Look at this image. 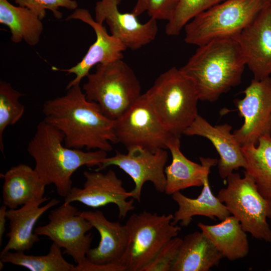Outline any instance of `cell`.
<instances>
[{
    "label": "cell",
    "mask_w": 271,
    "mask_h": 271,
    "mask_svg": "<svg viewBox=\"0 0 271 271\" xmlns=\"http://www.w3.org/2000/svg\"><path fill=\"white\" fill-rule=\"evenodd\" d=\"M67 90L65 95L44 103V120L63 133L68 148L110 152L111 143H117L114 120L96 102L87 99L80 84Z\"/></svg>",
    "instance_id": "cell-1"
},
{
    "label": "cell",
    "mask_w": 271,
    "mask_h": 271,
    "mask_svg": "<svg viewBox=\"0 0 271 271\" xmlns=\"http://www.w3.org/2000/svg\"><path fill=\"white\" fill-rule=\"evenodd\" d=\"M245 60L236 37L198 46L180 69L193 81L199 100L214 102L241 83Z\"/></svg>",
    "instance_id": "cell-2"
},
{
    "label": "cell",
    "mask_w": 271,
    "mask_h": 271,
    "mask_svg": "<svg viewBox=\"0 0 271 271\" xmlns=\"http://www.w3.org/2000/svg\"><path fill=\"white\" fill-rule=\"evenodd\" d=\"M64 140L60 131L43 120L38 124L27 150L43 181L46 185L54 184L57 194L65 198L72 189L71 178L76 171L83 166L98 167L107 154L99 150L84 152L70 148L63 145Z\"/></svg>",
    "instance_id": "cell-3"
},
{
    "label": "cell",
    "mask_w": 271,
    "mask_h": 271,
    "mask_svg": "<svg viewBox=\"0 0 271 271\" xmlns=\"http://www.w3.org/2000/svg\"><path fill=\"white\" fill-rule=\"evenodd\" d=\"M165 128L180 137L198 116L199 100L195 86L180 69L162 73L143 94Z\"/></svg>",
    "instance_id": "cell-4"
},
{
    "label": "cell",
    "mask_w": 271,
    "mask_h": 271,
    "mask_svg": "<svg viewBox=\"0 0 271 271\" xmlns=\"http://www.w3.org/2000/svg\"><path fill=\"white\" fill-rule=\"evenodd\" d=\"M86 77L82 87L86 98L96 102L112 120L120 117L142 95L139 79L122 59L98 64L95 72Z\"/></svg>",
    "instance_id": "cell-5"
},
{
    "label": "cell",
    "mask_w": 271,
    "mask_h": 271,
    "mask_svg": "<svg viewBox=\"0 0 271 271\" xmlns=\"http://www.w3.org/2000/svg\"><path fill=\"white\" fill-rule=\"evenodd\" d=\"M267 0H224L200 13L185 26V42L198 47L213 40L237 37Z\"/></svg>",
    "instance_id": "cell-6"
},
{
    "label": "cell",
    "mask_w": 271,
    "mask_h": 271,
    "mask_svg": "<svg viewBox=\"0 0 271 271\" xmlns=\"http://www.w3.org/2000/svg\"><path fill=\"white\" fill-rule=\"evenodd\" d=\"M173 215L144 211L132 214L125 223L128 242L119 263L126 271H142L163 246L177 236L181 227L172 224Z\"/></svg>",
    "instance_id": "cell-7"
},
{
    "label": "cell",
    "mask_w": 271,
    "mask_h": 271,
    "mask_svg": "<svg viewBox=\"0 0 271 271\" xmlns=\"http://www.w3.org/2000/svg\"><path fill=\"white\" fill-rule=\"evenodd\" d=\"M244 174L243 178L237 173L228 175L227 186L218 192L217 197L246 232L271 243V228L267 221V218H271V201L261 195L253 179Z\"/></svg>",
    "instance_id": "cell-8"
},
{
    "label": "cell",
    "mask_w": 271,
    "mask_h": 271,
    "mask_svg": "<svg viewBox=\"0 0 271 271\" xmlns=\"http://www.w3.org/2000/svg\"><path fill=\"white\" fill-rule=\"evenodd\" d=\"M71 203L65 202L52 210L47 224L36 227L39 236H45L61 248L63 253L72 257L77 264L86 259L92 241L91 233H86L93 228L80 214Z\"/></svg>",
    "instance_id": "cell-9"
},
{
    "label": "cell",
    "mask_w": 271,
    "mask_h": 271,
    "mask_svg": "<svg viewBox=\"0 0 271 271\" xmlns=\"http://www.w3.org/2000/svg\"><path fill=\"white\" fill-rule=\"evenodd\" d=\"M114 130L117 143L126 149L133 147L150 151L167 149L173 136L161 124L143 94L114 120Z\"/></svg>",
    "instance_id": "cell-10"
},
{
    "label": "cell",
    "mask_w": 271,
    "mask_h": 271,
    "mask_svg": "<svg viewBox=\"0 0 271 271\" xmlns=\"http://www.w3.org/2000/svg\"><path fill=\"white\" fill-rule=\"evenodd\" d=\"M127 153L116 152L112 157L102 160L95 169L100 171L110 166L123 170L132 179L134 188L131 191L132 198L140 202L143 186L151 182L159 192H165L166 184L165 168L168 159L166 149L150 151L140 147L127 149Z\"/></svg>",
    "instance_id": "cell-11"
},
{
    "label": "cell",
    "mask_w": 271,
    "mask_h": 271,
    "mask_svg": "<svg viewBox=\"0 0 271 271\" xmlns=\"http://www.w3.org/2000/svg\"><path fill=\"white\" fill-rule=\"evenodd\" d=\"M235 105L244 123L233 134L241 146L257 144L260 137L271 136V76L253 79Z\"/></svg>",
    "instance_id": "cell-12"
},
{
    "label": "cell",
    "mask_w": 271,
    "mask_h": 271,
    "mask_svg": "<svg viewBox=\"0 0 271 271\" xmlns=\"http://www.w3.org/2000/svg\"><path fill=\"white\" fill-rule=\"evenodd\" d=\"M85 182L83 188L74 187L64 198V202H79L93 208L114 204L118 208L119 218L123 219L127 213L134 209L131 191L122 186V182L115 172L109 170L106 173L86 171L83 173Z\"/></svg>",
    "instance_id": "cell-13"
},
{
    "label": "cell",
    "mask_w": 271,
    "mask_h": 271,
    "mask_svg": "<svg viewBox=\"0 0 271 271\" xmlns=\"http://www.w3.org/2000/svg\"><path fill=\"white\" fill-rule=\"evenodd\" d=\"M245 64L254 79L271 75V2H267L237 37Z\"/></svg>",
    "instance_id": "cell-14"
},
{
    "label": "cell",
    "mask_w": 271,
    "mask_h": 271,
    "mask_svg": "<svg viewBox=\"0 0 271 271\" xmlns=\"http://www.w3.org/2000/svg\"><path fill=\"white\" fill-rule=\"evenodd\" d=\"M120 0H100L95 7V21L100 24L105 21L111 35L126 47L135 50L150 43L157 35L156 19L150 18L140 23L132 13H122L118 10Z\"/></svg>",
    "instance_id": "cell-15"
},
{
    "label": "cell",
    "mask_w": 271,
    "mask_h": 271,
    "mask_svg": "<svg viewBox=\"0 0 271 271\" xmlns=\"http://www.w3.org/2000/svg\"><path fill=\"white\" fill-rule=\"evenodd\" d=\"M79 20L91 26L96 34V41L91 45L81 61L69 69H61L53 66L54 71L74 74L75 77L66 86V90L74 85L80 84L81 80L89 73L96 64L111 62L123 58L126 47L118 39L109 35L105 27L94 20L89 11L85 9H75L66 20Z\"/></svg>",
    "instance_id": "cell-16"
},
{
    "label": "cell",
    "mask_w": 271,
    "mask_h": 271,
    "mask_svg": "<svg viewBox=\"0 0 271 271\" xmlns=\"http://www.w3.org/2000/svg\"><path fill=\"white\" fill-rule=\"evenodd\" d=\"M231 129L227 123L213 126L198 114L183 132L186 136L203 137L212 143L219 155L218 173L222 179L246 166L242 146L231 133Z\"/></svg>",
    "instance_id": "cell-17"
},
{
    "label": "cell",
    "mask_w": 271,
    "mask_h": 271,
    "mask_svg": "<svg viewBox=\"0 0 271 271\" xmlns=\"http://www.w3.org/2000/svg\"><path fill=\"white\" fill-rule=\"evenodd\" d=\"M50 199V197L44 196L42 199L34 200L20 208L7 210L6 217L9 226L6 236L9 240L0 255L12 250L23 252L29 250L40 240L39 236L34 231L36 222L47 210L60 203L59 200L52 199L45 205L41 206Z\"/></svg>",
    "instance_id": "cell-18"
},
{
    "label": "cell",
    "mask_w": 271,
    "mask_h": 271,
    "mask_svg": "<svg viewBox=\"0 0 271 271\" xmlns=\"http://www.w3.org/2000/svg\"><path fill=\"white\" fill-rule=\"evenodd\" d=\"M180 138L172 136L167 145L172 158L171 163L165 168V193L168 195L189 187L203 186L205 179L209 177L210 168L218 164L217 159L211 158L200 157L201 164L187 159L180 150Z\"/></svg>",
    "instance_id": "cell-19"
},
{
    "label": "cell",
    "mask_w": 271,
    "mask_h": 271,
    "mask_svg": "<svg viewBox=\"0 0 271 271\" xmlns=\"http://www.w3.org/2000/svg\"><path fill=\"white\" fill-rule=\"evenodd\" d=\"M79 214L90 222L100 237L98 245L89 250L86 258L97 264L119 263L128 242L125 225L108 220L99 210L84 211Z\"/></svg>",
    "instance_id": "cell-20"
},
{
    "label": "cell",
    "mask_w": 271,
    "mask_h": 271,
    "mask_svg": "<svg viewBox=\"0 0 271 271\" xmlns=\"http://www.w3.org/2000/svg\"><path fill=\"white\" fill-rule=\"evenodd\" d=\"M2 187L3 204L9 209H16L34 200L43 198L47 186L35 169L20 164L11 167L4 174Z\"/></svg>",
    "instance_id": "cell-21"
},
{
    "label": "cell",
    "mask_w": 271,
    "mask_h": 271,
    "mask_svg": "<svg viewBox=\"0 0 271 271\" xmlns=\"http://www.w3.org/2000/svg\"><path fill=\"white\" fill-rule=\"evenodd\" d=\"M223 257L202 231L186 235L171 271H208Z\"/></svg>",
    "instance_id": "cell-22"
},
{
    "label": "cell",
    "mask_w": 271,
    "mask_h": 271,
    "mask_svg": "<svg viewBox=\"0 0 271 271\" xmlns=\"http://www.w3.org/2000/svg\"><path fill=\"white\" fill-rule=\"evenodd\" d=\"M198 226L221 252L223 257L234 261L248 254L249 243L246 232L233 215H229L216 224L207 225L200 222Z\"/></svg>",
    "instance_id": "cell-23"
},
{
    "label": "cell",
    "mask_w": 271,
    "mask_h": 271,
    "mask_svg": "<svg viewBox=\"0 0 271 271\" xmlns=\"http://www.w3.org/2000/svg\"><path fill=\"white\" fill-rule=\"evenodd\" d=\"M200 194L196 198H189L180 191L172 195L178 209L173 214L172 224L180 222L182 226L189 225L194 216H203L214 219L224 220L230 214L225 205L214 195L209 185L208 177L204 182Z\"/></svg>",
    "instance_id": "cell-24"
},
{
    "label": "cell",
    "mask_w": 271,
    "mask_h": 271,
    "mask_svg": "<svg viewBox=\"0 0 271 271\" xmlns=\"http://www.w3.org/2000/svg\"><path fill=\"white\" fill-rule=\"evenodd\" d=\"M0 23L7 26L15 43L24 41L34 46L43 31L42 20L33 11L21 6H15L8 0H0Z\"/></svg>",
    "instance_id": "cell-25"
},
{
    "label": "cell",
    "mask_w": 271,
    "mask_h": 271,
    "mask_svg": "<svg viewBox=\"0 0 271 271\" xmlns=\"http://www.w3.org/2000/svg\"><path fill=\"white\" fill-rule=\"evenodd\" d=\"M245 161L244 173L254 181L261 195L271 201V136L259 138L257 146H242Z\"/></svg>",
    "instance_id": "cell-26"
},
{
    "label": "cell",
    "mask_w": 271,
    "mask_h": 271,
    "mask_svg": "<svg viewBox=\"0 0 271 271\" xmlns=\"http://www.w3.org/2000/svg\"><path fill=\"white\" fill-rule=\"evenodd\" d=\"M4 263L24 267L31 271H73L75 265L65 259L61 248L54 242L44 255L26 254L23 251H8L0 255Z\"/></svg>",
    "instance_id": "cell-27"
},
{
    "label": "cell",
    "mask_w": 271,
    "mask_h": 271,
    "mask_svg": "<svg viewBox=\"0 0 271 271\" xmlns=\"http://www.w3.org/2000/svg\"><path fill=\"white\" fill-rule=\"evenodd\" d=\"M22 96L23 94L14 89L10 83L0 81V150L3 155L5 129L16 123L24 113L25 106L19 100Z\"/></svg>",
    "instance_id": "cell-28"
},
{
    "label": "cell",
    "mask_w": 271,
    "mask_h": 271,
    "mask_svg": "<svg viewBox=\"0 0 271 271\" xmlns=\"http://www.w3.org/2000/svg\"><path fill=\"white\" fill-rule=\"evenodd\" d=\"M206 0H179L175 12L166 25L169 36H177L186 25L203 10Z\"/></svg>",
    "instance_id": "cell-29"
},
{
    "label": "cell",
    "mask_w": 271,
    "mask_h": 271,
    "mask_svg": "<svg viewBox=\"0 0 271 271\" xmlns=\"http://www.w3.org/2000/svg\"><path fill=\"white\" fill-rule=\"evenodd\" d=\"M19 6L25 7L34 12L42 20L46 16V10L52 11L56 19L62 17L59 11L60 8L75 10L78 4L75 0H14Z\"/></svg>",
    "instance_id": "cell-30"
},
{
    "label": "cell",
    "mask_w": 271,
    "mask_h": 271,
    "mask_svg": "<svg viewBox=\"0 0 271 271\" xmlns=\"http://www.w3.org/2000/svg\"><path fill=\"white\" fill-rule=\"evenodd\" d=\"M182 240L177 236L170 239L160 249L152 261L142 271H171Z\"/></svg>",
    "instance_id": "cell-31"
},
{
    "label": "cell",
    "mask_w": 271,
    "mask_h": 271,
    "mask_svg": "<svg viewBox=\"0 0 271 271\" xmlns=\"http://www.w3.org/2000/svg\"><path fill=\"white\" fill-rule=\"evenodd\" d=\"M179 0H148L147 11L150 18L169 21Z\"/></svg>",
    "instance_id": "cell-32"
},
{
    "label": "cell",
    "mask_w": 271,
    "mask_h": 271,
    "mask_svg": "<svg viewBox=\"0 0 271 271\" xmlns=\"http://www.w3.org/2000/svg\"><path fill=\"white\" fill-rule=\"evenodd\" d=\"M73 271H126L119 263L97 264L89 261L87 258L82 263L75 265Z\"/></svg>",
    "instance_id": "cell-33"
},
{
    "label": "cell",
    "mask_w": 271,
    "mask_h": 271,
    "mask_svg": "<svg viewBox=\"0 0 271 271\" xmlns=\"http://www.w3.org/2000/svg\"><path fill=\"white\" fill-rule=\"evenodd\" d=\"M7 207L3 204L0 208V244H2L3 237L6 231V224L8 220L6 217Z\"/></svg>",
    "instance_id": "cell-34"
},
{
    "label": "cell",
    "mask_w": 271,
    "mask_h": 271,
    "mask_svg": "<svg viewBox=\"0 0 271 271\" xmlns=\"http://www.w3.org/2000/svg\"><path fill=\"white\" fill-rule=\"evenodd\" d=\"M148 0H137L132 13L136 16L141 15L147 10Z\"/></svg>",
    "instance_id": "cell-35"
},
{
    "label": "cell",
    "mask_w": 271,
    "mask_h": 271,
    "mask_svg": "<svg viewBox=\"0 0 271 271\" xmlns=\"http://www.w3.org/2000/svg\"><path fill=\"white\" fill-rule=\"evenodd\" d=\"M223 1L224 0H206V2L203 7V11Z\"/></svg>",
    "instance_id": "cell-36"
},
{
    "label": "cell",
    "mask_w": 271,
    "mask_h": 271,
    "mask_svg": "<svg viewBox=\"0 0 271 271\" xmlns=\"http://www.w3.org/2000/svg\"><path fill=\"white\" fill-rule=\"evenodd\" d=\"M4 262L2 261L1 260L0 261V270H2L3 268V266H4Z\"/></svg>",
    "instance_id": "cell-37"
},
{
    "label": "cell",
    "mask_w": 271,
    "mask_h": 271,
    "mask_svg": "<svg viewBox=\"0 0 271 271\" xmlns=\"http://www.w3.org/2000/svg\"><path fill=\"white\" fill-rule=\"evenodd\" d=\"M267 1L271 2V0H267Z\"/></svg>",
    "instance_id": "cell-38"
},
{
    "label": "cell",
    "mask_w": 271,
    "mask_h": 271,
    "mask_svg": "<svg viewBox=\"0 0 271 271\" xmlns=\"http://www.w3.org/2000/svg\"><path fill=\"white\" fill-rule=\"evenodd\" d=\"M270 270H271V269H270Z\"/></svg>",
    "instance_id": "cell-39"
}]
</instances>
